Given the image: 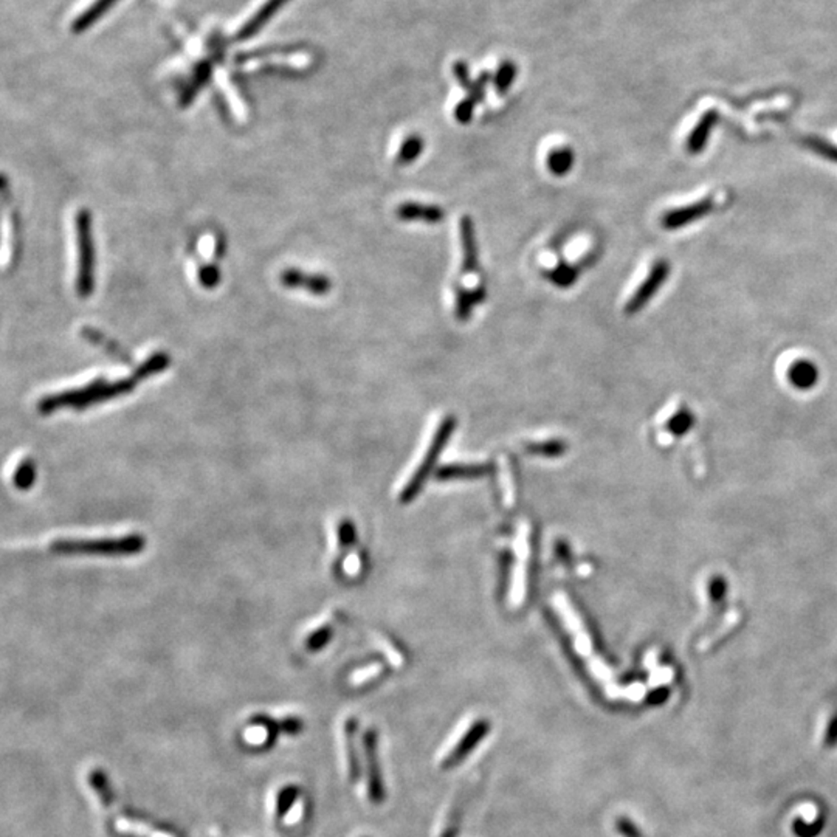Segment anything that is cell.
Masks as SVG:
<instances>
[{
	"label": "cell",
	"mask_w": 837,
	"mask_h": 837,
	"mask_svg": "<svg viewBox=\"0 0 837 837\" xmlns=\"http://www.w3.org/2000/svg\"><path fill=\"white\" fill-rule=\"evenodd\" d=\"M162 369H165L163 359L153 360V361H148L146 365H143L137 374L124 378V380H117L112 384H106V382L100 380V382L86 385L84 388L71 389V391H65V393H60V394L47 395L39 402V411L42 414H50L58 411V410H65V408L86 410V408L95 405L96 402L109 401V399H115L119 395L128 394L132 389L136 388L140 380L149 377V376H153V374L162 371Z\"/></svg>",
	"instance_id": "6da1fadb"
},
{
	"label": "cell",
	"mask_w": 837,
	"mask_h": 837,
	"mask_svg": "<svg viewBox=\"0 0 837 837\" xmlns=\"http://www.w3.org/2000/svg\"><path fill=\"white\" fill-rule=\"evenodd\" d=\"M788 380L794 388L808 391L819 382V369L809 360H797L788 369Z\"/></svg>",
	"instance_id": "8fae6325"
},
{
	"label": "cell",
	"mask_w": 837,
	"mask_h": 837,
	"mask_svg": "<svg viewBox=\"0 0 837 837\" xmlns=\"http://www.w3.org/2000/svg\"><path fill=\"white\" fill-rule=\"evenodd\" d=\"M453 75L456 78V81L460 84V87H466L467 84L470 83V75H468V67H467L466 62H456L453 65Z\"/></svg>",
	"instance_id": "4dcf8cb0"
},
{
	"label": "cell",
	"mask_w": 837,
	"mask_h": 837,
	"mask_svg": "<svg viewBox=\"0 0 837 837\" xmlns=\"http://www.w3.org/2000/svg\"><path fill=\"white\" fill-rule=\"evenodd\" d=\"M115 2H117V0H95L94 4L90 5L89 10H86V12L77 19V22L73 24V30L81 31L90 27V25L94 24L95 21H96V18L101 16L103 12H106L109 5H113Z\"/></svg>",
	"instance_id": "d6986e66"
},
{
	"label": "cell",
	"mask_w": 837,
	"mask_h": 837,
	"mask_svg": "<svg viewBox=\"0 0 837 837\" xmlns=\"http://www.w3.org/2000/svg\"><path fill=\"white\" fill-rule=\"evenodd\" d=\"M454 427H456V418L453 416H447L437 427L436 435L433 436L430 445L427 447L424 460L418 462V468L414 470L411 478L408 479V483L402 490V501H411L414 496L418 495V490L424 485L425 479L430 475L431 467L435 466V462L439 458L441 450L443 449L445 443H449L450 436L453 435Z\"/></svg>",
	"instance_id": "3957f363"
},
{
	"label": "cell",
	"mask_w": 837,
	"mask_h": 837,
	"mask_svg": "<svg viewBox=\"0 0 837 837\" xmlns=\"http://www.w3.org/2000/svg\"><path fill=\"white\" fill-rule=\"evenodd\" d=\"M490 81H493V77L490 75L489 71H484L481 73V77L478 79H472L470 83L467 84L464 89L468 92V98L477 101V103H481V101L485 100V87Z\"/></svg>",
	"instance_id": "603a6c76"
},
{
	"label": "cell",
	"mask_w": 837,
	"mask_h": 837,
	"mask_svg": "<svg viewBox=\"0 0 837 837\" xmlns=\"http://www.w3.org/2000/svg\"><path fill=\"white\" fill-rule=\"evenodd\" d=\"M546 277H548L549 283L554 284L555 287L569 289L574 284L577 283L578 269L572 266V264H568V262H560L552 270H549Z\"/></svg>",
	"instance_id": "9a60e30c"
},
{
	"label": "cell",
	"mask_w": 837,
	"mask_h": 837,
	"mask_svg": "<svg viewBox=\"0 0 837 837\" xmlns=\"http://www.w3.org/2000/svg\"><path fill=\"white\" fill-rule=\"evenodd\" d=\"M355 540V529L354 525L349 521V519H344L340 525H338V543L343 548H349Z\"/></svg>",
	"instance_id": "83f0119b"
},
{
	"label": "cell",
	"mask_w": 837,
	"mask_h": 837,
	"mask_svg": "<svg viewBox=\"0 0 837 837\" xmlns=\"http://www.w3.org/2000/svg\"><path fill=\"white\" fill-rule=\"evenodd\" d=\"M460 252H462V273L472 275L478 270L479 252L477 228L470 216H462L460 222Z\"/></svg>",
	"instance_id": "52a82bcc"
},
{
	"label": "cell",
	"mask_w": 837,
	"mask_h": 837,
	"mask_svg": "<svg viewBox=\"0 0 837 837\" xmlns=\"http://www.w3.org/2000/svg\"><path fill=\"white\" fill-rule=\"evenodd\" d=\"M354 733L355 721L354 719H349L348 723H346V744H348L349 774H351V778H352V780L355 782V780L360 777V763L359 758H357V750H355Z\"/></svg>",
	"instance_id": "7402d4cb"
},
{
	"label": "cell",
	"mask_w": 837,
	"mask_h": 837,
	"mask_svg": "<svg viewBox=\"0 0 837 837\" xmlns=\"http://www.w3.org/2000/svg\"><path fill=\"white\" fill-rule=\"evenodd\" d=\"M576 163V153L571 148H554L551 149L546 159V165L552 176L555 178H565L572 171Z\"/></svg>",
	"instance_id": "4fadbf2b"
},
{
	"label": "cell",
	"mask_w": 837,
	"mask_h": 837,
	"mask_svg": "<svg viewBox=\"0 0 837 837\" xmlns=\"http://www.w3.org/2000/svg\"><path fill=\"white\" fill-rule=\"evenodd\" d=\"M477 101L472 98H466L460 101L458 106L454 107V120L460 124H468L473 120L475 109H477Z\"/></svg>",
	"instance_id": "cb8c5ba5"
},
{
	"label": "cell",
	"mask_w": 837,
	"mask_h": 837,
	"mask_svg": "<svg viewBox=\"0 0 837 837\" xmlns=\"http://www.w3.org/2000/svg\"><path fill=\"white\" fill-rule=\"evenodd\" d=\"M670 271H672V269H670L667 261L660 260L655 262V266L651 267V270H650L649 277L645 278V281L637 287L634 295L631 296L628 302H626V315H634V313L641 312L643 307L649 304L651 298L659 292L660 287L666 284Z\"/></svg>",
	"instance_id": "277c9868"
},
{
	"label": "cell",
	"mask_w": 837,
	"mask_h": 837,
	"mask_svg": "<svg viewBox=\"0 0 837 837\" xmlns=\"http://www.w3.org/2000/svg\"><path fill=\"white\" fill-rule=\"evenodd\" d=\"M490 723L487 719H478L475 721L468 731L462 735L460 743L454 746L453 750L450 752L449 757L443 760V769H452V767H460L462 761L466 760L468 755L472 754L475 749L478 748L479 743L484 738L489 735Z\"/></svg>",
	"instance_id": "8992f818"
},
{
	"label": "cell",
	"mask_w": 837,
	"mask_h": 837,
	"mask_svg": "<svg viewBox=\"0 0 837 837\" xmlns=\"http://www.w3.org/2000/svg\"><path fill=\"white\" fill-rule=\"evenodd\" d=\"M515 78H517V65L513 64L512 61L502 62V64L498 67L495 77H493V81H492L493 86H495V90L498 92V95L506 94V92L512 87Z\"/></svg>",
	"instance_id": "ffe728a7"
},
{
	"label": "cell",
	"mask_w": 837,
	"mask_h": 837,
	"mask_svg": "<svg viewBox=\"0 0 837 837\" xmlns=\"http://www.w3.org/2000/svg\"><path fill=\"white\" fill-rule=\"evenodd\" d=\"M616 828H617V832L624 837H641V833H639V830L634 826V824H631L630 820H617V822H616Z\"/></svg>",
	"instance_id": "1f68e13d"
},
{
	"label": "cell",
	"mask_w": 837,
	"mask_h": 837,
	"mask_svg": "<svg viewBox=\"0 0 837 837\" xmlns=\"http://www.w3.org/2000/svg\"><path fill=\"white\" fill-rule=\"evenodd\" d=\"M714 199H704V201L692 203L689 207L676 208L672 211H667L662 216L660 224L666 230H678L681 227H685V225L692 224V222H696L704 216H708V214L714 211Z\"/></svg>",
	"instance_id": "ba28073f"
},
{
	"label": "cell",
	"mask_w": 837,
	"mask_h": 837,
	"mask_svg": "<svg viewBox=\"0 0 837 837\" xmlns=\"http://www.w3.org/2000/svg\"><path fill=\"white\" fill-rule=\"evenodd\" d=\"M485 472L484 467L473 466V467H450V468H445L443 472L439 473L441 477H447V478H454V477H477V475H483Z\"/></svg>",
	"instance_id": "4316f807"
},
{
	"label": "cell",
	"mask_w": 837,
	"mask_h": 837,
	"mask_svg": "<svg viewBox=\"0 0 837 837\" xmlns=\"http://www.w3.org/2000/svg\"><path fill=\"white\" fill-rule=\"evenodd\" d=\"M115 828L119 830L120 833H126V834H134V836L140 837H172L171 834H168L165 832H160V830H155L153 826L146 825L143 822H138V820H130L126 819V817H120L115 822Z\"/></svg>",
	"instance_id": "e0dca14e"
},
{
	"label": "cell",
	"mask_w": 837,
	"mask_h": 837,
	"mask_svg": "<svg viewBox=\"0 0 837 837\" xmlns=\"http://www.w3.org/2000/svg\"><path fill=\"white\" fill-rule=\"evenodd\" d=\"M330 637H332V630H330L329 626H321L307 637V649L312 650V651L323 649L329 642Z\"/></svg>",
	"instance_id": "d4e9b609"
},
{
	"label": "cell",
	"mask_w": 837,
	"mask_h": 837,
	"mask_svg": "<svg viewBox=\"0 0 837 837\" xmlns=\"http://www.w3.org/2000/svg\"><path fill=\"white\" fill-rule=\"evenodd\" d=\"M378 740L377 732L368 731L363 738V748H365L366 767H368V794L374 805L384 803L386 792H385L384 780H382V771L378 765Z\"/></svg>",
	"instance_id": "5b68a950"
},
{
	"label": "cell",
	"mask_w": 837,
	"mask_h": 837,
	"mask_svg": "<svg viewBox=\"0 0 837 837\" xmlns=\"http://www.w3.org/2000/svg\"><path fill=\"white\" fill-rule=\"evenodd\" d=\"M532 450H537V452H540V453L543 454H560L561 452H563V445L557 443H544V445H542V447L535 445V447H532Z\"/></svg>",
	"instance_id": "d6a6232c"
},
{
	"label": "cell",
	"mask_w": 837,
	"mask_h": 837,
	"mask_svg": "<svg viewBox=\"0 0 837 837\" xmlns=\"http://www.w3.org/2000/svg\"><path fill=\"white\" fill-rule=\"evenodd\" d=\"M146 538L142 534H126L120 537L60 538L52 543V552L64 557H132L142 554Z\"/></svg>",
	"instance_id": "7a4b0ae2"
},
{
	"label": "cell",
	"mask_w": 837,
	"mask_h": 837,
	"mask_svg": "<svg viewBox=\"0 0 837 837\" xmlns=\"http://www.w3.org/2000/svg\"><path fill=\"white\" fill-rule=\"evenodd\" d=\"M395 216L402 222H422L436 225L445 220V210L439 205H427L418 202H403L395 208Z\"/></svg>",
	"instance_id": "9c48e42d"
},
{
	"label": "cell",
	"mask_w": 837,
	"mask_h": 837,
	"mask_svg": "<svg viewBox=\"0 0 837 837\" xmlns=\"http://www.w3.org/2000/svg\"><path fill=\"white\" fill-rule=\"evenodd\" d=\"M727 594V582L723 577H715L709 584V596L714 601H721Z\"/></svg>",
	"instance_id": "f1b7e54d"
},
{
	"label": "cell",
	"mask_w": 837,
	"mask_h": 837,
	"mask_svg": "<svg viewBox=\"0 0 837 837\" xmlns=\"http://www.w3.org/2000/svg\"><path fill=\"white\" fill-rule=\"evenodd\" d=\"M286 283L289 286L304 287L313 295H326L329 294L330 287H332L329 278L323 277V275H304L300 271H289L286 275Z\"/></svg>",
	"instance_id": "7c38bea8"
},
{
	"label": "cell",
	"mask_w": 837,
	"mask_h": 837,
	"mask_svg": "<svg viewBox=\"0 0 837 837\" xmlns=\"http://www.w3.org/2000/svg\"><path fill=\"white\" fill-rule=\"evenodd\" d=\"M695 424V418L693 414L687 411V410H681L676 414H673V418L668 420L667 424V428L670 433H673L675 436H684L687 435L692 427Z\"/></svg>",
	"instance_id": "44dd1931"
},
{
	"label": "cell",
	"mask_w": 837,
	"mask_h": 837,
	"mask_svg": "<svg viewBox=\"0 0 837 837\" xmlns=\"http://www.w3.org/2000/svg\"><path fill=\"white\" fill-rule=\"evenodd\" d=\"M12 484L19 490H29L36 483V466L29 458L19 462L16 470L12 473Z\"/></svg>",
	"instance_id": "ac0fdd59"
},
{
	"label": "cell",
	"mask_w": 837,
	"mask_h": 837,
	"mask_svg": "<svg viewBox=\"0 0 837 837\" xmlns=\"http://www.w3.org/2000/svg\"><path fill=\"white\" fill-rule=\"evenodd\" d=\"M424 149L425 142L422 137L416 136V134L407 137L402 143L401 148H399V153L395 157V163L399 166L411 165L422 155Z\"/></svg>",
	"instance_id": "5bb4252c"
},
{
	"label": "cell",
	"mask_w": 837,
	"mask_h": 837,
	"mask_svg": "<svg viewBox=\"0 0 837 837\" xmlns=\"http://www.w3.org/2000/svg\"><path fill=\"white\" fill-rule=\"evenodd\" d=\"M718 120V113L715 111H708L702 115L695 129L692 130V134L687 138V151L690 153H700L708 146L709 138L712 136V130L715 129Z\"/></svg>",
	"instance_id": "30bf717a"
},
{
	"label": "cell",
	"mask_w": 837,
	"mask_h": 837,
	"mask_svg": "<svg viewBox=\"0 0 837 837\" xmlns=\"http://www.w3.org/2000/svg\"><path fill=\"white\" fill-rule=\"evenodd\" d=\"M805 145H807L808 148L813 149L814 153H820L822 157L833 160V162H836L837 163L836 146H833V145L824 142V140H817V138H808V140H805Z\"/></svg>",
	"instance_id": "484cf974"
},
{
	"label": "cell",
	"mask_w": 837,
	"mask_h": 837,
	"mask_svg": "<svg viewBox=\"0 0 837 837\" xmlns=\"http://www.w3.org/2000/svg\"><path fill=\"white\" fill-rule=\"evenodd\" d=\"M477 306L472 295V289L456 287L454 290V317L460 323H467L472 319L473 307Z\"/></svg>",
	"instance_id": "2e32d148"
},
{
	"label": "cell",
	"mask_w": 837,
	"mask_h": 837,
	"mask_svg": "<svg viewBox=\"0 0 837 837\" xmlns=\"http://www.w3.org/2000/svg\"><path fill=\"white\" fill-rule=\"evenodd\" d=\"M267 740V729L262 725H254L245 731V742L250 744H262Z\"/></svg>",
	"instance_id": "f546056e"
},
{
	"label": "cell",
	"mask_w": 837,
	"mask_h": 837,
	"mask_svg": "<svg viewBox=\"0 0 837 837\" xmlns=\"http://www.w3.org/2000/svg\"><path fill=\"white\" fill-rule=\"evenodd\" d=\"M300 817H301V803L296 802L295 805H294V807L290 808L289 814L286 816V819H284V822H286L287 825H292V824H295L296 820L300 819Z\"/></svg>",
	"instance_id": "836d02e7"
}]
</instances>
